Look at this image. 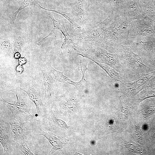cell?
<instances>
[{
	"mask_svg": "<svg viewBox=\"0 0 155 155\" xmlns=\"http://www.w3.org/2000/svg\"><path fill=\"white\" fill-rule=\"evenodd\" d=\"M131 22L119 13L115 20L101 27L102 46L108 52L115 53L119 47L126 45Z\"/></svg>",
	"mask_w": 155,
	"mask_h": 155,
	"instance_id": "cell-1",
	"label": "cell"
},
{
	"mask_svg": "<svg viewBox=\"0 0 155 155\" xmlns=\"http://www.w3.org/2000/svg\"><path fill=\"white\" fill-rule=\"evenodd\" d=\"M116 53L119 57L123 70V74L130 78L140 74L148 73L154 70L143 63L141 56L128 46L121 45Z\"/></svg>",
	"mask_w": 155,
	"mask_h": 155,
	"instance_id": "cell-2",
	"label": "cell"
},
{
	"mask_svg": "<svg viewBox=\"0 0 155 155\" xmlns=\"http://www.w3.org/2000/svg\"><path fill=\"white\" fill-rule=\"evenodd\" d=\"M76 47H74L73 53L81 55L92 61L106 64L117 71L123 73V69L117 54L111 53L103 48L93 45L84 50Z\"/></svg>",
	"mask_w": 155,
	"mask_h": 155,
	"instance_id": "cell-3",
	"label": "cell"
},
{
	"mask_svg": "<svg viewBox=\"0 0 155 155\" xmlns=\"http://www.w3.org/2000/svg\"><path fill=\"white\" fill-rule=\"evenodd\" d=\"M83 99L80 93L67 90L60 96H55L52 104L55 107V113L59 118L63 119L80 109L82 106Z\"/></svg>",
	"mask_w": 155,
	"mask_h": 155,
	"instance_id": "cell-4",
	"label": "cell"
},
{
	"mask_svg": "<svg viewBox=\"0 0 155 155\" xmlns=\"http://www.w3.org/2000/svg\"><path fill=\"white\" fill-rule=\"evenodd\" d=\"M7 120L10 125L13 134L14 140L18 151H20L23 144L26 143L30 147L37 136V131L39 129L36 119L24 122L13 118H9Z\"/></svg>",
	"mask_w": 155,
	"mask_h": 155,
	"instance_id": "cell-5",
	"label": "cell"
},
{
	"mask_svg": "<svg viewBox=\"0 0 155 155\" xmlns=\"http://www.w3.org/2000/svg\"><path fill=\"white\" fill-rule=\"evenodd\" d=\"M36 119L37 123L48 132L66 137L73 128L68 125L63 120L58 117L53 110L51 105L46 106L42 113Z\"/></svg>",
	"mask_w": 155,
	"mask_h": 155,
	"instance_id": "cell-6",
	"label": "cell"
},
{
	"mask_svg": "<svg viewBox=\"0 0 155 155\" xmlns=\"http://www.w3.org/2000/svg\"><path fill=\"white\" fill-rule=\"evenodd\" d=\"M150 37L131 36L128 39L127 46L140 55L142 60L155 56V40Z\"/></svg>",
	"mask_w": 155,
	"mask_h": 155,
	"instance_id": "cell-7",
	"label": "cell"
},
{
	"mask_svg": "<svg viewBox=\"0 0 155 155\" xmlns=\"http://www.w3.org/2000/svg\"><path fill=\"white\" fill-rule=\"evenodd\" d=\"M15 93L17 98L15 103H11L6 101L2 95L0 96L1 101L10 111L13 118L22 122L34 121L35 117L30 113L28 106L21 96L19 89Z\"/></svg>",
	"mask_w": 155,
	"mask_h": 155,
	"instance_id": "cell-8",
	"label": "cell"
},
{
	"mask_svg": "<svg viewBox=\"0 0 155 155\" xmlns=\"http://www.w3.org/2000/svg\"><path fill=\"white\" fill-rule=\"evenodd\" d=\"M0 142L3 148V155L15 154L18 151L14 140L13 134L7 120L0 114Z\"/></svg>",
	"mask_w": 155,
	"mask_h": 155,
	"instance_id": "cell-9",
	"label": "cell"
},
{
	"mask_svg": "<svg viewBox=\"0 0 155 155\" xmlns=\"http://www.w3.org/2000/svg\"><path fill=\"white\" fill-rule=\"evenodd\" d=\"M154 71L148 73L140 74L133 78L120 83V89L125 94L133 96L144 88L147 82L153 76Z\"/></svg>",
	"mask_w": 155,
	"mask_h": 155,
	"instance_id": "cell-10",
	"label": "cell"
},
{
	"mask_svg": "<svg viewBox=\"0 0 155 155\" xmlns=\"http://www.w3.org/2000/svg\"><path fill=\"white\" fill-rule=\"evenodd\" d=\"M29 79L25 86L19 88L28 94L30 99L34 104L38 117L42 113L46 106L42 100L40 88L36 82L31 71Z\"/></svg>",
	"mask_w": 155,
	"mask_h": 155,
	"instance_id": "cell-11",
	"label": "cell"
},
{
	"mask_svg": "<svg viewBox=\"0 0 155 155\" xmlns=\"http://www.w3.org/2000/svg\"><path fill=\"white\" fill-rule=\"evenodd\" d=\"M40 69L44 87V95L43 103L46 107L51 106L53 102L55 96V92L56 87V81L53 78L47 65L41 63Z\"/></svg>",
	"mask_w": 155,
	"mask_h": 155,
	"instance_id": "cell-12",
	"label": "cell"
},
{
	"mask_svg": "<svg viewBox=\"0 0 155 155\" xmlns=\"http://www.w3.org/2000/svg\"><path fill=\"white\" fill-rule=\"evenodd\" d=\"M49 15V17L53 22V28L47 36L43 38L39 42L36 43V44L38 46H40L46 38L55 33V30H58L61 32L63 35V43L58 54V56L62 57L63 56L62 51L66 44H71L74 47H76L77 44L73 41L72 35H70L68 32L65 28L64 21L62 20H56L52 14H50Z\"/></svg>",
	"mask_w": 155,
	"mask_h": 155,
	"instance_id": "cell-13",
	"label": "cell"
},
{
	"mask_svg": "<svg viewBox=\"0 0 155 155\" xmlns=\"http://www.w3.org/2000/svg\"><path fill=\"white\" fill-rule=\"evenodd\" d=\"M37 135H41L45 137L52 146L48 153L51 155L58 150L63 154L69 144V140L66 137L55 134L52 133L46 132L42 130L38 126Z\"/></svg>",
	"mask_w": 155,
	"mask_h": 155,
	"instance_id": "cell-14",
	"label": "cell"
},
{
	"mask_svg": "<svg viewBox=\"0 0 155 155\" xmlns=\"http://www.w3.org/2000/svg\"><path fill=\"white\" fill-rule=\"evenodd\" d=\"M119 13L131 22L141 19L146 16L143 10L135 1H130L127 7L121 9Z\"/></svg>",
	"mask_w": 155,
	"mask_h": 155,
	"instance_id": "cell-15",
	"label": "cell"
},
{
	"mask_svg": "<svg viewBox=\"0 0 155 155\" xmlns=\"http://www.w3.org/2000/svg\"><path fill=\"white\" fill-rule=\"evenodd\" d=\"M74 9L82 26H86L89 5L85 0H75Z\"/></svg>",
	"mask_w": 155,
	"mask_h": 155,
	"instance_id": "cell-16",
	"label": "cell"
},
{
	"mask_svg": "<svg viewBox=\"0 0 155 155\" xmlns=\"http://www.w3.org/2000/svg\"><path fill=\"white\" fill-rule=\"evenodd\" d=\"M93 61L104 70L115 82L119 84L126 80L127 77L123 73L117 71L113 68L106 64Z\"/></svg>",
	"mask_w": 155,
	"mask_h": 155,
	"instance_id": "cell-17",
	"label": "cell"
},
{
	"mask_svg": "<svg viewBox=\"0 0 155 155\" xmlns=\"http://www.w3.org/2000/svg\"><path fill=\"white\" fill-rule=\"evenodd\" d=\"M47 65L50 72L54 75L55 79L56 81L65 84L72 85L78 90H80V88L78 82H74L68 77L65 75L63 74V71H58L50 65Z\"/></svg>",
	"mask_w": 155,
	"mask_h": 155,
	"instance_id": "cell-18",
	"label": "cell"
},
{
	"mask_svg": "<svg viewBox=\"0 0 155 155\" xmlns=\"http://www.w3.org/2000/svg\"><path fill=\"white\" fill-rule=\"evenodd\" d=\"M39 4L38 2L34 0H22L21 5L18 9L9 15L10 23L11 24L14 23L17 19V15L22 9L26 7L32 5L39 7Z\"/></svg>",
	"mask_w": 155,
	"mask_h": 155,
	"instance_id": "cell-19",
	"label": "cell"
},
{
	"mask_svg": "<svg viewBox=\"0 0 155 155\" xmlns=\"http://www.w3.org/2000/svg\"><path fill=\"white\" fill-rule=\"evenodd\" d=\"M39 7L44 10L55 12L61 15L71 23L72 24V28L73 29L75 30L81 28L80 26L75 22L73 16L71 13L66 12L60 10L47 9L41 7L40 4Z\"/></svg>",
	"mask_w": 155,
	"mask_h": 155,
	"instance_id": "cell-20",
	"label": "cell"
},
{
	"mask_svg": "<svg viewBox=\"0 0 155 155\" xmlns=\"http://www.w3.org/2000/svg\"><path fill=\"white\" fill-rule=\"evenodd\" d=\"M0 48L1 51L6 55L11 57L15 53L13 45V46L8 39H3L0 41Z\"/></svg>",
	"mask_w": 155,
	"mask_h": 155,
	"instance_id": "cell-21",
	"label": "cell"
},
{
	"mask_svg": "<svg viewBox=\"0 0 155 155\" xmlns=\"http://www.w3.org/2000/svg\"><path fill=\"white\" fill-rule=\"evenodd\" d=\"M0 96L7 92H15L19 88L9 82L0 80Z\"/></svg>",
	"mask_w": 155,
	"mask_h": 155,
	"instance_id": "cell-22",
	"label": "cell"
},
{
	"mask_svg": "<svg viewBox=\"0 0 155 155\" xmlns=\"http://www.w3.org/2000/svg\"><path fill=\"white\" fill-rule=\"evenodd\" d=\"M24 39L22 35L18 33L16 35L13 46L15 52L21 53L24 46Z\"/></svg>",
	"mask_w": 155,
	"mask_h": 155,
	"instance_id": "cell-23",
	"label": "cell"
},
{
	"mask_svg": "<svg viewBox=\"0 0 155 155\" xmlns=\"http://www.w3.org/2000/svg\"><path fill=\"white\" fill-rule=\"evenodd\" d=\"M138 96L137 100L140 101L146 98L155 96V89L144 88Z\"/></svg>",
	"mask_w": 155,
	"mask_h": 155,
	"instance_id": "cell-24",
	"label": "cell"
},
{
	"mask_svg": "<svg viewBox=\"0 0 155 155\" xmlns=\"http://www.w3.org/2000/svg\"><path fill=\"white\" fill-rule=\"evenodd\" d=\"M142 9L145 15L155 22V7L148 5H143Z\"/></svg>",
	"mask_w": 155,
	"mask_h": 155,
	"instance_id": "cell-25",
	"label": "cell"
},
{
	"mask_svg": "<svg viewBox=\"0 0 155 155\" xmlns=\"http://www.w3.org/2000/svg\"><path fill=\"white\" fill-rule=\"evenodd\" d=\"M142 60L144 64L155 70V56L150 58Z\"/></svg>",
	"mask_w": 155,
	"mask_h": 155,
	"instance_id": "cell-26",
	"label": "cell"
},
{
	"mask_svg": "<svg viewBox=\"0 0 155 155\" xmlns=\"http://www.w3.org/2000/svg\"><path fill=\"white\" fill-rule=\"evenodd\" d=\"M20 151L24 155H34L35 154L31 151L30 148L29 146L26 143H24L22 145Z\"/></svg>",
	"mask_w": 155,
	"mask_h": 155,
	"instance_id": "cell-27",
	"label": "cell"
},
{
	"mask_svg": "<svg viewBox=\"0 0 155 155\" xmlns=\"http://www.w3.org/2000/svg\"><path fill=\"white\" fill-rule=\"evenodd\" d=\"M144 88L155 89V70L153 76L147 82Z\"/></svg>",
	"mask_w": 155,
	"mask_h": 155,
	"instance_id": "cell-28",
	"label": "cell"
},
{
	"mask_svg": "<svg viewBox=\"0 0 155 155\" xmlns=\"http://www.w3.org/2000/svg\"><path fill=\"white\" fill-rule=\"evenodd\" d=\"M15 70L17 73L21 74L24 71V67L22 65L19 64L16 67Z\"/></svg>",
	"mask_w": 155,
	"mask_h": 155,
	"instance_id": "cell-29",
	"label": "cell"
},
{
	"mask_svg": "<svg viewBox=\"0 0 155 155\" xmlns=\"http://www.w3.org/2000/svg\"><path fill=\"white\" fill-rule=\"evenodd\" d=\"M18 59L19 64L21 65H24L27 62L26 59L24 57H20Z\"/></svg>",
	"mask_w": 155,
	"mask_h": 155,
	"instance_id": "cell-30",
	"label": "cell"
},
{
	"mask_svg": "<svg viewBox=\"0 0 155 155\" xmlns=\"http://www.w3.org/2000/svg\"><path fill=\"white\" fill-rule=\"evenodd\" d=\"M21 57L20 53L19 52H16L14 53L13 55L14 58L16 59H18Z\"/></svg>",
	"mask_w": 155,
	"mask_h": 155,
	"instance_id": "cell-31",
	"label": "cell"
},
{
	"mask_svg": "<svg viewBox=\"0 0 155 155\" xmlns=\"http://www.w3.org/2000/svg\"><path fill=\"white\" fill-rule=\"evenodd\" d=\"M90 143L91 145H93L94 144L95 142L94 140H92L90 141Z\"/></svg>",
	"mask_w": 155,
	"mask_h": 155,
	"instance_id": "cell-32",
	"label": "cell"
},
{
	"mask_svg": "<svg viewBox=\"0 0 155 155\" xmlns=\"http://www.w3.org/2000/svg\"><path fill=\"white\" fill-rule=\"evenodd\" d=\"M73 155H83V154L78 153V152H76Z\"/></svg>",
	"mask_w": 155,
	"mask_h": 155,
	"instance_id": "cell-33",
	"label": "cell"
},
{
	"mask_svg": "<svg viewBox=\"0 0 155 155\" xmlns=\"http://www.w3.org/2000/svg\"><path fill=\"white\" fill-rule=\"evenodd\" d=\"M58 0H55V1H58Z\"/></svg>",
	"mask_w": 155,
	"mask_h": 155,
	"instance_id": "cell-34",
	"label": "cell"
}]
</instances>
